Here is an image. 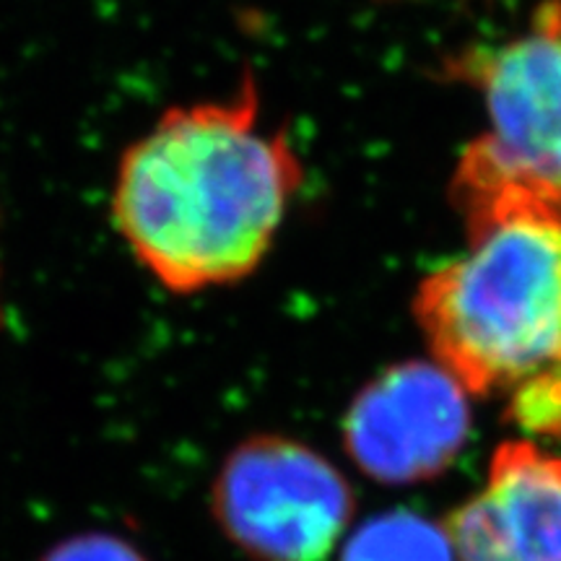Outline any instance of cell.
Instances as JSON below:
<instances>
[{
    "label": "cell",
    "instance_id": "6da1fadb",
    "mask_svg": "<svg viewBox=\"0 0 561 561\" xmlns=\"http://www.w3.org/2000/svg\"><path fill=\"white\" fill-rule=\"evenodd\" d=\"M301 161L261 117L252 73L224 100L180 104L123 151L112 219L140 268L172 294L261 268L297 195Z\"/></svg>",
    "mask_w": 561,
    "mask_h": 561
},
{
    "label": "cell",
    "instance_id": "7a4b0ae2",
    "mask_svg": "<svg viewBox=\"0 0 561 561\" xmlns=\"http://www.w3.org/2000/svg\"><path fill=\"white\" fill-rule=\"evenodd\" d=\"M471 248L421 280L416 320L462 390L561 369V216L500 195L460 206Z\"/></svg>",
    "mask_w": 561,
    "mask_h": 561
},
{
    "label": "cell",
    "instance_id": "3957f363",
    "mask_svg": "<svg viewBox=\"0 0 561 561\" xmlns=\"http://www.w3.org/2000/svg\"><path fill=\"white\" fill-rule=\"evenodd\" d=\"M462 68L479 81L491 128L460 157L458 208L515 195L561 216V0H543L520 37Z\"/></svg>",
    "mask_w": 561,
    "mask_h": 561
},
{
    "label": "cell",
    "instance_id": "277c9868",
    "mask_svg": "<svg viewBox=\"0 0 561 561\" xmlns=\"http://www.w3.org/2000/svg\"><path fill=\"white\" fill-rule=\"evenodd\" d=\"M229 536L263 561H322L351 512L346 481L297 442L261 437L231 453L216 483Z\"/></svg>",
    "mask_w": 561,
    "mask_h": 561
},
{
    "label": "cell",
    "instance_id": "5b68a950",
    "mask_svg": "<svg viewBox=\"0 0 561 561\" xmlns=\"http://www.w3.org/2000/svg\"><path fill=\"white\" fill-rule=\"evenodd\" d=\"M468 430L462 385L424 362L385 371L356 398L346 421L348 450L371 476L411 481L437 473Z\"/></svg>",
    "mask_w": 561,
    "mask_h": 561
},
{
    "label": "cell",
    "instance_id": "8992f818",
    "mask_svg": "<svg viewBox=\"0 0 561 561\" xmlns=\"http://www.w3.org/2000/svg\"><path fill=\"white\" fill-rule=\"evenodd\" d=\"M460 561H561V458L510 442L447 525Z\"/></svg>",
    "mask_w": 561,
    "mask_h": 561
},
{
    "label": "cell",
    "instance_id": "52a82bcc",
    "mask_svg": "<svg viewBox=\"0 0 561 561\" xmlns=\"http://www.w3.org/2000/svg\"><path fill=\"white\" fill-rule=\"evenodd\" d=\"M343 561H450V551L419 517H385L354 538Z\"/></svg>",
    "mask_w": 561,
    "mask_h": 561
},
{
    "label": "cell",
    "instance_id": "ba28073f",
    "mask_svg": "<svg viewBox=\"0 0 561 561\" xmlns=\"http://www.w3.org/2000/svg\"><path fill=\"white\" fill-rule=\"evenodd\" d=\"M45 561H144L133 546L112 536H81L60 543Z\"/></svg>",
    "mask_w": 561,
    "mask_h": 561
},
{
    "label": "cell",
    "instance_id": "9c48e42d",
    "mask_svg": "<svg viewBox=\"0 0 561 561\" xmlns=\"http://www.w3.org/2000/svg\"><path fill=\"white\" fill-rule=\"evenodd\" d=\"M0 322H3V305H0Z\"/></svg>",
    "mask_w": 561,
    "mask_h": 561
}]
</instances>
